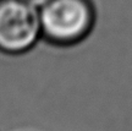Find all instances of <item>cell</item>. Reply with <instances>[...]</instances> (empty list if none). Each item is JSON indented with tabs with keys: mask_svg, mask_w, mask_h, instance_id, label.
<instances>
[{
	"mask_svg": "<svg viewBox=\"0 0 132 131\" xmlns=\"http://www.w3.org/2000/svg\"><path fill=\"white\" fill-rule=\"evenodd\" d=\"M42 39L39 9L24 0H0V53L24 55Z\"/></svg>",
	"mask_w": 132,
	"mask_h": 131,
	"instance_id": "2",
	"label": "cell"
},
{
	"mask_svg": "<svg viewBox=\"0 0 132 131\" xmlns=\"http://www.w3.org/2000/svg\"><path fill=\"white\" fill-rule=\"evenodd\" d=\"M24 1H27V3H29V4H32L33 6H36V7H42L44 4H47L49 0H24Z\"/></svg>",
	"mask_w": 132,
	"mask_h": 131,
	"instance_id": "3",
	"label": "cell"
},
{
	"mask_svg": "<svg viewBox=\"0 0 132 131\" xmlns=\"http://www.w3.org/2000/svg\"><path fill=\"white\" fill-rule=\"evenodd\" d=\"M97 17L93 0H49L39 7L42 39L56 48L76 47L94 31Z\"/></svg>",
	"mask_w": 132,
	"mask_h": 131,
	"instance_id": "1",
	"label": "cell"
}]
</instances>
